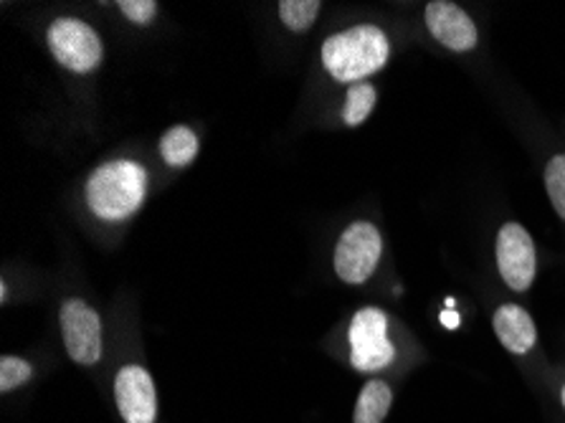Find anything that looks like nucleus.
Listing matches in <instances>:
<instances>
[{
  "label": "nucleus",
  "mask_w": 565,
  "mask_h": 423,
  "mask_svg": "<svg viewBox=\"0 0 565 423\" xmlns=\"http://www.w3.org/2000/svg\"><path fill=\"white\" fill-rule=\"evenodd\" d=\"M388 54V39L375 25H355L322 43V64L342 84H361L385 66Z\"/></svg>",
  "instance_id": "nucleus-1"
},
{
  "label": "nucleus",
  "mask_w": 565,
  "mask_h": 423,
  "mask_svg": "<svg viewBox=\"0 0 565 423\" xmlns=\"http://www.w3.org/2000/svg\"><path fill=\"white\" fill-rule=\"evenodd\" d=\"M148 191V172L132 160H113L92 172L87 183L89 209L105 221H122L140 209Z\"/></svg>",
  "instance_id": "nucleus-2"
},
{
  "label": "nucleus",
  "mask_w": 565,
  "mask_h": 423,
  "mask_svg": "<svg viewBox=\"0 0 565 423\" xmlns=\"http://www.w3.org/2000/svg\"><path fill=\"white\" fill-rule=\"evenodd\" d=\"M388 319L375 307H365L355 313L350 322V362L361 373L388 368L396 358V348L388 340Z\"/></svg>",
  "instance_id": "nucleus-3"
},
{
  "label": "nucleus",
  "mask_w": 565,
  "mask_h": 423,
  "mask_svg": "<svg viewBox=\"0 0 565 423\" xmlns=\"http://www.w3.org/2000/svg\"><path fill=\"white\" fill-rule=\"evenodd\" d=\"M383 254L381 231L367 221H358L342 233L335 248V272L345 284L371 279Z\"/></svg>",
  "instance_id": "nucleus-4"
},
{
  "label": "nucleus",
  "mask_w": 565,
  "mask_h": 423,
  "mask_svg": "<svg viewBox=\"0 0 565 423\" xmlns=\"http://www.w3.org/2000/svg\"><path fill=\"white\" fill-rule=\"evenodd\" d=\"M49 49L68 72L89 74L102 62V41L84 21L58 19L49 29Z\"/></svg>",
  "instance_id": "nucleus-5"
},
{
  "label": "nucleus",
  "mask_w": 565,
  "mask_h": 423,
  "mask_svg": "<svg viewBox=\"0 0 565 423\" xmlns=\"http://www.w3.org/2000/svg\"><path fill=\"white\" fill-rule=\"evenodd\" d=\"M62 332L68 358L79 366H94L102 358L99 315L84 299H66L62 305Z\"/></svg>",
  "instance_id": "nucleus-6"
},
{
  "label": "nucleus",
  "mask_w": 565,
  "mask_h": 423,
  "mask_svg": "<svg viewBox=\"0 0 565 423\" xmlns=\"http://www.w3.org/2000/svg\"><path fill=\"white\" fill-rule=\"evenodd\" d=\"M498 266L512 292H527L535 279V244L520 223H504L498 233Z\"/></svg>",
  "instance_id": "nucleus-7"
},
{
  "label": "nucleus",
  "mask_w": 565,
  "mask_h": 423,
  "mask_svg": "<svg viewBox=\"0 0 565 423\" xmlns=\"http://www.w3.org/2000/svg\"><path fill=\"white\" fill-rule=\"evenodd\" d=\"M115 401L125 423H156L158 393L150 373L140 366H125L115 378Z\"/></svg>",
  "instance_id": "nucleus-8"
},
{
  "label": "nucleus",
  "mask_w": 565,
  "mask_h": 423,
  "mask_svg": "<svg viewBox=\"0 0 565 423\" xmlns=\"http://www.w3.org/2000/svg\"><path fill=\"white\" fill-rule=\"evenodd\" d=\"M426 25L431 36L451 51H472L477 46L475 21L449 0H434L426 6Z\"/></svg>",
  "instance_id": "nucleus-9"
},
{
  "label": "nucleus",
  "mask_w": 565,
  "mask_h": 423,
  "mask_svg": "<svg viewBox=\"0 0 565 423\" xmlns=\"http://www.w3.org/2000/svg\"><path fill=\"white\" fill-rule=\"evenodd\" d=\"M494 335L502 342V348L512 352V356H525V352L533 350L537 340V330L533 317H530L525 309L518 305H502L498 313H494Z\"/></svg>",
  "instance_id": "nucleus-10"
},
{
  "label": "nucleus",
  "mask_w": 565,
  "mask_h": 423,
  "mask_svg": "<svg viewBox=\"0 0 565 423\" xmlns=\"http://www.w3.org/2000/svg\"><path fill=\"white\" fill-rule=\"evenodd\" d=\"M393 403L391 385L385 381H371L358 395L353 423H383Z\"/></svg>",
  "instance_id": "nucleus-11"
},
{
  "label": "nucleus",
  "mask_w": 565,
  "mask_h": 423,
  "mask_svg": "<svg viewBox=\"0 0 565 423\" xmlns=\"http://www.w3.org/2000/svg\"><path fill=\"white\" fill-rule=\"evenodd\" d=\"M160 155L170 168L191 166L195 155H199V137L193 135V129L183 125L170 127L160 140Z\"/></svg>",
  "instance_id": "nucleus-12"
},
{
  "label": "nucleus",
  "mask_w": 565,
  "mask_h": 423,
  "mask_svg": "<svg viewBox=\"0 0 565 423\" xmlns=\"http://www.w3.org/2000/svg\"><path fill=\"white\" fill-rule=\"evenodd\" d=\"M320 0H281L279 15L289 31L307 33L320 15Z\"/></svg>",
  "instance_id": "nucleus-13"
},
{
  "label": "nucleus",
  "mask_w": 565,
  "mask_h": 423,
  "mask_svg": "<svg viewBox=\"0 0 565 423\" xmlns=\"http://www.w3.org/2000/svg\"><path fill=\"white\" fill-rule=\"evenodd\" d=\"M375 107V89L371 84H353L348 89V99H345V109H342V119H345V125L350 127H358L363 125L367 115H371Z\"/></svg>",
  "instance_id": "nucleus-14"
},
{
  "label": "nucleus",
  "mask_w": 565,
  "mask_h": 423,
  "mask_svg": "<svg viewBox=\"0 0 565 423\" xmlns=\"http://www.w3.org/2000/svg\"><path fill=\"white\" fill-rule=\"evenodd\" d=\"M545 188L555 213L565 221V155H555L545 168Z\"/></svg>",
  "instance_id": "nucleus-15"
},
{
  "label": "nucleus",
  "mask_w": 565,
  "mask_h": 423,
  "mask_svg": "<svg viewBox=\"0 0 565 423\" xmlns=\"http://www.w3.org/2000/svg\"><path fill=\"white\" fill-rule=\"evenodd\" d=\"M31 376L33 368L29 362L13 356H3V360H0V393H11L13 388L31 381Z\"/></svg>",
  "instance_id": "nucleus-16"
},
{
  "label": "nucleus",
  "mask_w": 565,
  "mask_h": 423,
  "mask_svg": "<svg viewBox=\"0 0 565 423\" xmlns=\"http://www.w3.org/2000/svg\"><path fill=\"white\" fill-rule=\"evenodd\" d=\"M119 11H122L127 19L135 21V23H150L156 19L158 13V3L156 0H119L117 3Z\"/></svg>",
  "instance_id": "nucleus-17"
},
{
  "label": "nucleus",
  "mask_w": 565,
  "mask_h": 423,
  "mask_svg": "<svg viewBox=\"0 0 565 423\" xmlns=\"http://www.w3.org/2000/svg\"><path fill=\"white\" fill-rule=\"evenodd\" d=\"M439 317H441V325L447 327V330H457V327L461 325V317H459V313H454V309H444Z\"/></svg>",
  "instance_id": "nucleus-18"
},
{
  "label": "nucleus",
  "mask_w": 565,
  "mask_h": 423,
  "mask_svg": "<svg viewBox=\"0 0 565 423\" xmlns=\"http://www.w3.org/2000/svg\"><path fill=\"white\" fill-rule=\"evenodd\" d=\"M444 305H447V309H454V305H457V302H454V297H447V302H444Z\"/></svg>",
  "instance_id": "nucleus-19"
},
{
  "label": "nucleus",
  "mask_w": 565,
  "mask_h": 423,
  "mask_svg": "<svg viewBox=\"0 0 565 423\" xmlns=\"http://www.w3.org/2000/svg\"><path fill=\"white\" fill-rule=\"evenodd\" d=\"M563 405H565V385H563Z\"/></svg>",
  "instance_id": "nucleus-20"
}]
</instances>
